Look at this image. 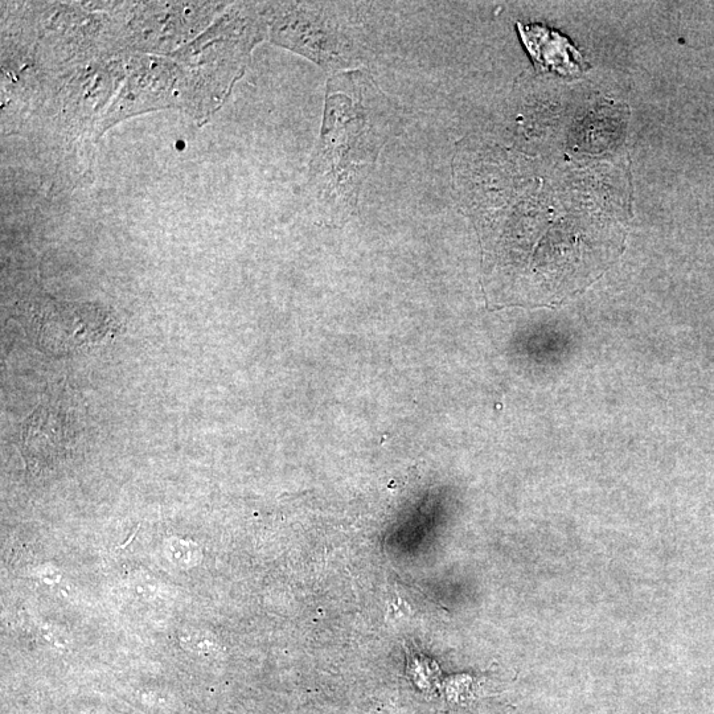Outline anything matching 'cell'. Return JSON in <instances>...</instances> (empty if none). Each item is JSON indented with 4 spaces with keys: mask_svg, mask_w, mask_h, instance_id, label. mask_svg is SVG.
<instances>
[{
    "mask_svg": "<svg viewBox=\"0 0 714 714\" xmlns=\"http://www.w3.org/2000/svg\"><path fill=\"white\" fill-rule=\"evenodd\" d=\"M402 116L364 69L338 72L327 82L322 131L303 188L307 208L324 220L354 216L365 180Z\"/></svg>",
    "mask_w": 714,
    "mask_h": 714,
    "instance_id": "obj_1",
    "label": "cell"
},
{
    "mask_svg": "<svg viewBox=\"0 0 714 714\" xmlns=\"http://www.w3.org/2000/svg\"><path fill=\"white\" fill-rule=\"evenodd\" d=\"M335 4H290L279 8L273 39L309 57L327 71L352 67L359 60L356 40L336 15Z\"/></svg>",
    "mask_w": 714,
    "mask_h": 714,
    "instance_id": "obj_2",
    "label": "cell"
}]
</instances>
